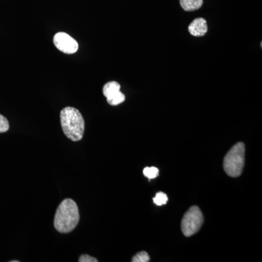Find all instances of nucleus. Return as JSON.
I'll use <instances>...</instances> for the list:
<instances>
[{"label": "nucleus", "mask_w": 262, "mask_h": 262, "mask_svg": "<svg viewBox=\"0 0 262 262\" xmlns=\"http://www.w3.org/2000/svg\"><path fill=\"white\" fill-rule=\"evenodd\" d=\"M63 134L73 141L82 139L84 131V121L80 111L74 107H65L60 114Z\"/></svg>", "instance_id": "2"}, {"label": "nucleus", "mask_w": 262, "mask_h": 262, "mask_svg": "<svg viewBox=\"0 0 262 262\" xmlns=\"http://www.w3.org/2000/svg\"><path fill=\"white\" fill-rule=\"evenodd\" d=\"M179 2L183 10L187 12L199 10L203 5V0H179Z\"/></svg>", "instance_id": "8"}, {"label": "nucleus", "mask_w": 262, "mask_h": 262, "mask_svg": "<svg viewBox=\"0 0 262 262\" xmlns=\"http://www.w3.org/2000/svg\"><path fill=\"white\" fill-rule=\"evenodd\" d=\"M9 122L7 120L6 117L0 115V134L7 132L9 130Z\"/></svg>", "instance_id": "13"}, {"label": "nucleus", "mask_w": 262, "mask_h": 262, "mask_svg": "<svg viewBox=\"0 0 262 262\" xmlns=\"http://www.w3.org/2000/svg\"><path fill=\"white\" fill-rule=\"evenodd\" d=\"M246 148L244 143L239 142L232 146L224 159V169L231 177H238L245 165Z\"/></svg>", "instance_id": "3"}, {"label": "nucleus", "mask_w": 262, "mask_h": 262, "mask_svg": "<svg viewBox=\"0 0 262 262\" xmlns=\"http://www.w3.org/2000/svg\"><path fill=\"white\" fill-rule=\"evenodd\" d=\"M80 221L78 206L73 200L66 199L58 207L54 227L61 233H69L76 228Z\"/></svg>", "instance_id": "1"}, {"label": "nucleus", "mask_w": 262, "mask_h": 262, "mask_svg": "<svg viewBox=\"0 0 262 262\" xmlns=\"http://www.w3.org/2000/svg\"><path fill=\"white\" fill-rule=\"evenodd\" d=\"M204 217L198 206H192L183 217L182 230L186 237H190L196 233L201 228Z\"/></svg>", "instance_id": "4"}, {"label": "nucleus", "mask_w": 262, "mask_h": 262, "mask_svg": "<svg viewBox=\"0 0 262 262\" xmlns=\"http://www.w3.org/2000/svg\"><path fill=\"white\" fill-rule=\"evenodd\" d=\"M120 84L115 81L113 82H108L105 84L103 88V96L106 98V99L113 97L114 96L118 94L120 91Z\"/></svg>", "instance_id": "7"}, {"label": "nucleus", "mask_w": 262, "mask_h": 262, "mask_svg": "<svg viewBox=\"0 0 262 262\" xmlns=\"http://www.w3.org/2000/svg\"><path fill=\"white\" fill-rule=\"evenodd\" d=\"M106 100H107L108 104L112 105V106H117V105L120 104V103L125 101V96L121 91H120L118 94L114 96L113 97Z\"/></svg>", "instance_id": "9"}, {"label": "nucleus", "mask_w": 262, "mask_h": 262, "mask_svg": "<svg viewBox=\"0 0 262 262\" xmlns=\"http://www.w3.org/2000/svg\"><path fill=\"white\" fill-rule=\"evenodd\" d=\"M168 198L166 194L163 192H158L153 198V201L156 206H161L168 203Z\"/></svg>", "instance_id": "10"}, {"label": "nucleus", "mask_w": 262, "mask_h": 262, "mask_svg": "<svg viewBox=\"0 0 262 262\" xmlns=\"http://www.w3.org/2000/svg\"><path fill=\"white\" fill-rule=\"evenodd\" d=\"M79 261L80 262H97L98 260L96 258L92 257V256H89V255L83 254L80 256L79 258Z\"/></svg>", "instance_id": "14"}, {"label": "nucleus", "mask_w": 262, "mask_h": 262, "mask_svg": "<svg viewBox=\"0 0 262 262\" xmlns=\"http://www.w3.org/2000/svg\"><path fill=\"white\" fill-rule=\"evenodd\" d=\"M53 42L60 51L66 54H73L78 51V43L65 32L57 33L53 37Z\"/></svg>", "instance_id": "5"}, {"label": "nucleus", "mask_w": 262, "mask_h": 262, "mask_svg": "<svg viewBox=\"0 0 262 262\" xmlns=\"http://www.w3.org/2000/svg\"><path fill=\"white\" fill-rule=\"evenodd\" d=\"M150 261L149 254L145 251L138 253L132 258L133 262H148Z\"/></svg>", "instance_id": "12"}, {"label": "nucleus", "mask_w": 262, "mask_h": 262, "mask_svg": "<svg viewBox=\"0 0 262 262\" xmlns=\"http://www.w3.org/2000/svg\"><path fill=\"white\" fill-rule=\"evenodd\" d=\"M143 173L146 178L152 179L156 178L159 175V170L155 167H146L143 170Z\"/></svg>", "instance_id": "11"}, {"label": "nucleus", "mask_w": 262, "mask_h": 262, "mask_svg": "<svg viewBox=\"0 0 262 262\" xmlns=\"http://www.w3.org/2000/svg\"><path fill=\"white\" fill-rule=\"evenodd\" d=\"M188 30L194 37H203L208 32V25L206 19H194L188 27Z\"/></svg>", "instance_id": "6"}]
</instances>
